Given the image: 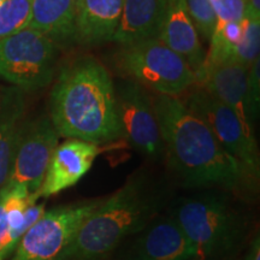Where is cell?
I'll return each instance as SVG.
<instances>
[{"mask_svg": "<svg viewBox=\"0 0 260 260\" xmlns=\"http://www.w3.org/2000/svg\"><path fill=\"white\" fill-rule=\"evenodd\" d=\"M153 106L164 142V157L178 184L189 189H219L242 199L259 181L229 154L205 123L178 96L155 95Z\"/></svg>", "mask_w": 260, "mask_h": 260, "instance_id": "obj_1", "label": "cell"}, {"mask_svg": "<svg viewBox=\"0 0 260 260\" xmlns=\"http://www.w3.org/2000/svg\"><path fill=\"white\" fill-rule=\"evenodd\" d=\"M50 119L59 138L103 145L123 139L109 71L82 56L59 71L50 95Z\"/></svg>", "mask_w": 260, "mask_h": 260, "instance_id": "obj_2", "label": "cell"}, {"mask_svg": "<svg viewBox=\"0 0 260 260\" xmlns=\"http://www.w3.org/2000/svg\"><path fill=\"white\" fill-rule=\"evenodd\" d=\"M169 197L167 186L136 171L83 220L57 260H105L130 236L158 216Z\"/></svg>", "mask_w": 260, "mask_h": 260, "instance_id": "obj_3", "label": "cell"}, {"mask_svg": "<svg viewBox=\"0 0 260 260\" xmlns=\"http://www.w3.org/2000/svg\"><path fill=\"white\" fill-rule=\"evenodd\" d=\"M200 190L180 198L169 214L193 243L200 260L229 259L245 241L248 218L228 191Z\"/></svg>", "mask_w": 260, "mask_h": 260, "instance_id": "obj_4", "label": "cell"}, {"mask_svg": "<svg viewBox=\"0 0 260 260\" xmlns=\"http://www.w3.org/2000/svg\"><path fill=\"white\" fill-rule=\"evenodd\" d=\"M118 67L130 79L158 95L178 96L197 83L191 68L158 39L122 46Z\"/></svg>", "mask_w": 260, "mask_h": 260, "instance_id": "obj_5", "label": "cell"}, {"mask_svg": "<svg viewBox=\"0 0 260 260\" xmlns=\"http://www.w3.org/2000/svg\"><path fill=\"white\" fill-rule=\"evenodd\" d=\"M59 52L42 32L22 29L0 39V77L23 92L45 88L53 81Z\"/></svg>", "mask_w": 260, "mask_h": 260, "instance_id": "obj_6", "label": "cell"}, {"mask_svg": "<svg viewBox=\"0 0 260 260\" xmlns=\"http://www.w3.org/2000/svg\"><path fill=\"white\" fill-rule=\"evenodd\" d=\"M181 100L209 126L228 153L240 161L254 180L259 181L260 160L254 129L246 125L229 106L201 86H195Z\"/></svg>", "mask_w": 260, "mask_h": 260, "instance_id": "obj_7", "label": "cell"}, {"mask_svg": "<svg viewBox=\"0 0 260 260\" xmlns=\"http://www.w3.org/2000/svg\"><path fill=\"white\" fill-rule=\"evenodd\" d=\"M103 199L76 201L46 211L24 233L8 260H57Z\"/></svg>", "mask_w": 260, "mask_h": 260, "instance_id": "obj_8", "label": "cell"}, {"mask_svg": "<svg viewBox=\"0 0 260 260\" xmlns=\"http://www.w3.org/2000/svg\"><path fill=\"white\" fill-rule=\"evenodd\" d=\"M117 117L122 138L152 160L164 157V142L151 96L132 79L113 82Z\"/></svg>", "mask_w": 260, "mask_h": 260, "instance_id": "obj_9", "label": "cell"}, {"mask_svg": "<svg viewBox=\"0 0 260 260\" xmlns=\"http://www.w3.org/2000/svg\"><path fill=\"white\" fill-rule=\"evenodd\" d=\"M58 144L59 135L50 117L24 121L4 187H18L29 194H38Z\"/></svg>", "mask_w": 260, "mask_h": 260, "instance_id": "obj_10", "label": "cell"}, {"mask_svg": "<svg viewBox=\"0 0 260 260\" xmlns=\"http://www.w3.org/2000/svg\"><path fill=\"white\" fill-rule=\"evenodd\" d=\"M117 260H200L197 249L174 218L155 216L134 235Z\"/></svg>", "mask_w": 260, "mask_h": 260, "instance_id": "obj_11", "label": "cell"}, {"mask_svg": "<svg viewBox=\"0 0 260 260\" xmlns=\"http://www.w3.org/2000/svg\"><path fill=\"white\" fill-rule=\"evenodd\" d=\"M103 148L94 142L67 139L52 153L39 197L50 198L76 186L92 169Z\"/></svg>", "mask_w": 260, "mask_h": 260, "instance_id": "obj_12", "label": "cell"}, {"mask_svg": "<svg viewBox=\"0 0 260 260\" xmlns=\"http://www.w3.org/2000/svg\"><path fill=\"white\" fill-rule=\"evenodd\" d=\"M195 77L198 86L229 106L246 125L253 129L259 115L249 100L248 69L229 59L203 68Z\"/></svg>", "mask_w": 260, "mask_h": 260, "instance_id": "obj_13", "label": "cell"}, {"mask_svg": "<svg viewBox=\"0 0 260 260\" xmlns=\"http://www.w3.org/2000/svg\"><path fill=\"white\" fill-rule=\"evenodd\" d=\"M38 194L18 187L0 190V260H8L24 233L46 212Z\"/></svg>", "mask_w": 260, "mask_h": 260, "instance_id": "obj_14", "label": "cell"}, {"mask_svg": "<svg viewBox=\"0 0 260 260\" xmlns=\"http://www.w3.org/2000/svg\"><path fill=\"white\" fill-rule=\"evenodd\" d=\"M158 40L176 52L195 75L206 59V51L187 11L184 0H168Z\"/></svg>", "mask_w": 260, "mask_h": 260, "instance_id": "obj_15", "label": "cell"}, {"mask_svg": "<svg viewBox=\"0 0 260 260\" xmlns=\"http://www.w3.org/2000/svg\"><path fill=\"white\" fill-rule=\"evenodd\" d=\"M124 0H77L75 45L95 46L112 41Z\"/></svg>", "mask_w": 260, "mask_h": 260, "instance_id": "obj_16", "label": "cell"}, {"mask_svg": "<svg viewBox=\"0 0 260 260\" xmlns=\"http://www.w3.org/2000/svg\"><path fill=\"white\" fill-rule=\"evenodd\" d=\"M168 0H124L112 41L121 46L158 39Z\"/></svg>", "mask_w": 260, "mask_h": 260, "instance_id": "obj_17", "label": "cell"}, {"mask_svg": "<svg viewBox=\"0 0 260 260\" xmlns=\"http://www.w3.org/2000/svg\"><path fill=\"white\" fill-rule=\"evenodd\" d=\"M77 0H31L28 28L42 32L59 47L75 45Z\"/></svg>", "mask_w": 260, "mask_h": 260, "instance_id": "obj_18", "label": "cell"}, {"mask_svg": "<svg viewBox=\"0 0 260 260\" xmlns=\"http://www.w3.org/2000/svg\"><path fill=\"white\" fill-rule=\"evenodd\" d=\"M24 116L23 90L14 86L0 89V190L8 181Z\"/></svg>", "mask_w": 260, "mask_h": 260, "instance_id": "obj_19", "label": "cell"}, {"mask_svg": "<svg viewBox=\"0 0 260 260\" xmlns=\"http://www.w3.org/2000/svg\"><path fill=\"white\" fill-rule=\"evenodd\" d=\"M260 52V15L249 10L241 22V37L234 50L232 60L246 69L259 58Z\"/></svg>", "mask_w": 260, "mask_h": 260, "instance_id": "obj_20", "label": "cell"}, {"mask_svg": "<svg viewBox=\"0 0 260 260\" xmlns=\"http://www.w3.org/2000/svg\"><path fill=\"white\" fill-rule=\"evenodd\" d=\"M31 14V0H4L0 5V39L27 28Z\"/></svg>", "mask_w": 260, "mask_h": 260, "instance_id": "obj_21", "label": "cell"}, {"mask_svg": "<svg viewBox=\"0 0 260 260\" xmlns=\"http://www.w3.org/2000/svg\"><path fill=\"white\" fill-rule=\"evenodd\" d=\"M187 11L200 39L210 42L217 25L216 12L210 0H184Z\"/></svg>", "mask_w": 260, "mask_h": 260, "instance_id": "obj_22", "label": "cell"}, {"mask_svg": "<svg viewBox=\"0 0 260 260\" xmlns=\"http://www.w3.org/2000/svg\"><path fill=\"white\" fill-rule=\"evenodd\" d=\"M216 12L217 24L239 23L249 11L247 0H210Z\"/></svg>", "mask_w": 260, "mask_h": 260, "instance_id": "obj_23", "label": "cell"}, {"mask_svg": "<svg viewBox=\"0 0 260 260\" xmlns=\"http://www.w3.org/2000/svg\"><path fill=\"white\" fill-rule=\"evenodd\" d=\"M248 95L253 110L259 115L260 109V63L259 58L248 69Z\"/></svg>", "mask_w": 260, "mask_h": 260, "instance_id": "obj_24", "label": "cell"}, {"mask_svg": "<svg viewBox=\"0 0 260 260\" xmlns=\"http://www.w3.org/2000/svg\"><path fill=\"white\" fill-rule=\"evenodd\" d=\"M242 260H260V237L258 233L252 239Z\"/></svg>", "mask_w": 260, "mask_h": 260, "instance_id": "obj_25", "label": "cell"}, {"mask_svg": "<svg viewBox=\"0 0 260 260\" xmlns=\"http://www.w3.org/2000/svg\"><path fill=\"white\" fill-rule=\"evenodd\" d=\"M247 3H248L251 11L260 15V0H247Z\"/></svg>", "mask_w": 260, "mask_h": 260, "instance_id": "obj_26", "label": "cell"}, {"mask_svg": "<svg viewBox=\"0 0 260 260\" xmlns=\"http://www.w3.org/2000/svg\"><path fill=\"white\" fill-rule=\"evenodd\" d=\"M3 2H4V0H0V5H2V3H3Z\"/></svg>", "mask_w": 260, "mask_h": 260, "instance_id": "obj_27", "label": "cell"}]
</instances>
